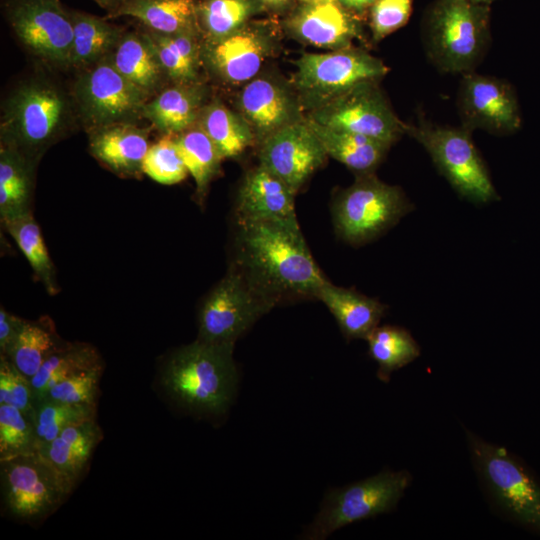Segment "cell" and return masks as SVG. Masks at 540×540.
I'll list each match as a JSON object with an SVG mask.
<instances>
[{
    "label": "cell",
    "instance_id": "1",
    "mask_svg": "<svg viewBox=\"0 0 540 540\" xmlns=\"http://www.w3.org/2000/svg\"><path fill=\"white\" fill-rule=\"evenodd\" d=\"M237 225L233 265L274 305L286 299L314 297L327 281L297 219Z\"/></svg>",
    "mask_w": 540,
    "mask_h": 540
},
{
    "label": "cell",
    "instance_id": "2",
    "mask_svg": "<svg viewBox=\"0 0 540 540\" xmlns=\"http://www.w3.org/2000/svg\"><path fill=\"white\" fill-rule=\"evenodd\" d=\"M78 116L72 94L44 76L18 84L6 98L1 115V144L40 161L65 137Z\"/></svg>",
    "mask_w": 540,
    "mask_h": 540
},
{
    "label": "cell",
    "instance_id": "3",
    "mask_svg": "<svg viewBox=\"0 0 540 540\" xmlns=\"http://www.w3.org/2000/svg\"><path fill=\"white\" fill-rule=\"evenodd\" d=\"M233 349L234 345L196 339L172 352L160 373L166 394L193 413H224L238 382Z\"/></svg>",
    "mask_w": 540,
    "mask_h": 540
},
{
    "label": "cell",
    "instance_id": "4",
    "mask_svg": "<svg viewBox=\"0 0 540 540\" xmlns=\"http://www.w3.org/2000/svg\"><path fill=\"white\" fill-rule=\"evenodd\" d=\"M423 46L445 73L473 72L490 44V9L470 0H437L427 12Z\"/></svg>",
    "mask_w": 540,
    "mask_h": 540
},
{
    "label": "cell",
    "instance_id": "5",
    "mask_svg": "<svg viewBox=\"0 0 540 540\" xmlns=\"http://www.w3.org/2000/svg\"><path fill=\"white\" fill-rule=\"evenodd\" d=\"M472 461L487 494L506 517L540 534V482L505 447L466 431Z\"/></svg>",
    "mask_w": 540,
    "mask_h": 540
},
{
    "label": "cell",
    "instance_id": "6",
    "mask_svg": "<svg viewBox=\"0 0 540 540\" xmlns=\"http://www.w3.org/2000/svg\"><path fill=\"white\" fill-rule=\"evenodd\" d=\"M414 209L399 186L389 185L372 173L356 175L352 185L336 196L333 222L338 236L362 245L396 225Z\"/></svg>",
    "mask_w": 540,
    "mask_h": 540
},
{
    "label": "cell",
    "instance_id": "7",
    "mask_svg": "<svg viewBox=\"0 0 540 540\" xmlns=\"http://www.w3.org/2000/svg\"><path fill=\"white\" fill-rule=\"evenodd\" d=\"M406 133L425 148L438 171L461 197L476 204L498 200L470 131L421 119L416 125L406 124Z\"/></svg>",
    "mask_w": 540,
    "mask_h": 540
},
{
    "label": "cell",
    "instance_id": "8",
    "mask_svg": "<svg viewBox=\"0 0 540 540\" xmlns=\"http://www.w3.org/2000/svg\"><path fill=\"white\" fill-rule=\"evenodd\" d=\"M292 85L303 109L329 103L356 85L381 80L389 67L368 52L347 47L331 53H306L294 62Z\"/></svg>",
    "mask_w": 540,
    "mask_h": 540
},
{
    "label": "cell",
    "instance_id": "9",
    "mask_svg": "<svg viewBox=\"0 0 540 540\" xmlns=\"http://www.w3.org/2000/svg\"><path fill=\"white\" fill-rule=\"evenodd\" d=\"M411 481L407 471L386 470L329 491L304 538L323 540L344 526L393 511Z\"/></svg>",
    "mask_w": 540,
    "mask_h": 540
},
{
    "label": "cell",
    "instance_id": "10",
    "mask_svg": "<svg viewBox=\"0 0 540 540\" xmlns=\"http://www.w3.org/2000/svg\"><path fill=\"white\" fill-rule=\"evenodd\" d=\"M71 94L88 133L112 124L136 123L150 99L114 67L109 56L77 72Z\"/></svg>",
    "mask_w": 540,
    "mask_h": 540
},
{
    "label": "cell",
    "instance_id": "11",
    "mask_svg": "<svg viewBox=\"0 0 540 540\" xmlns=\"http://www.w3.org/2000/svg\"><path fill=\"white\" fill-rule=\"evenodd\" d=\"M0 463L2 505L19 521L45 519L74 490L37 451Z\"/></svg>",
    "mask_w": 540,
    "mask_h": 540
},
{
    "label": "cell",
    "instance_id": "12",
    "mask_svg": "<svg viewBox=\"0 0 540 540\" xmlns=\"http://www.w3.org/2000/svg\"><path fill=\"white\" fill-rule=\"evenodd\" d=\"M274 306L232 264L202 303L197 339L212 344L234 345Z\"/></svg>",
    "mask_w": 540,
    "mask_h": 540
},
{
    "label": "cell",
    "instance_id": "13",
    "mask_svg": "<svg viewBox=\"0 0 540 540\" xmlns=\"http://www.w3.org/2000/svg\"><path fill=\"white\" fill-rule=\"evenodd\" d=\"M4 10L27 51L52 68L70 69L73 27L59 0H6Z\"/></svg>",
    "mask_w": 540,
    "mask_h": 540
},
{
    "label": "cell",
    "instance_id": "14",
    "mask_svg": "<svg viewBox=\"0 0 540 540\" xmlns=\"http://www.w3.org/2000/svg\"><path fill=\"white\" fill-rule=\"evenodd\" d=\"M309 119L336 129L380 140L390 145L406 133L377 81L360 83L329 103L313 110Z\"/></svg>",
    "mask_w": 540,
    "mask_h": 540
},
{
    "label": "cell",
    "instance_id": "15",
    "mask_svg": "<svg viewBox=\"0 0 540 540\" xmlns=\"http://www.w3.org/2000/svg\"><path fill=\"white\" fill-rule=\"evenodd\" d=\"M462 127L482 129L494 135L516 131L521 124L519 107L511 86L496 77L463 74L458 92Z\"/></svg>",
    "mask_w": 540,
    "mask_h": 540
},
{
    "label": "cell",
    "instance_id": "16",
    "mask_svg": "<svg viewBox=\"0 0 540 540\" xmlns=\"http://www.w3.org/2000/svg\"><path fill=\"white\" fill-rule=\"evenodd\" d=\"M328 157L307 119L287 125L259 143L260 164L295 193Z\"/></svg>",
    "mask_w": 540,
    "mask_h": 540
},
{
    "label": "cell",
    "instance_id": "17",
    "mask_svg": "<svg viewBox=\"0 0 540 540\" xmlns=\"http://www.w3.org/2000/svg\"><path fill=\"white\" fill-rule=\"evenodd\" d=\"M276 46V39L269 30L244 25L224 38L203 40V66L224 83H246L257 76Z\"/></svg>",
    "mask_w": 540,
    "mask_h": 540
},
{
    "label": "cell",
    "instance_id": "18",
    "mask_svg": "<svg viewBox=\"0 0 540 540\" xmlns=\"http://www.w3.org/2000/svg\"><path fill=\"white\" fill-rule=\"evenodd\" d=\"M236 107L258 144L275 131L305 119L293 85L272 75L256 76L246 82L238 94Z\"/></svg>",
    "mask_w": 540,
    "mask_h": 540
},
{
    "label": "cell",
    "instance_id": "19",
    "mask_svg": "<svg viewBox=\"0 0 540 540\" xmlns=\"http://www.w3.org/2000/svg\"><path fill=\"white\" fill-rule=\"evenodd\" d=\"M295 195L283 180L259 164L245 174L239 186L237 223L297 219Z\"/></svg>",
    "mask_w": 540,
    "mask_h": 540
},
{
    "label": "cell",
    "instance_id": "20",
    "mask_svg": "<svg viewBox=\"0 0 540 540\" xmlns=\"http://www.w3.org/2000/svg\"><path fill=\"white\" fill-rule=\"evenodd\" d=\"M89 150L94 158L116 175L138 178L149 145V130L136 123H117L93 130Z\"/></svg>",
    "mask_w": 540,
    "mask_h": 540
},
{
    "label": "cell",
    "instance_id": "21",
    "mask_svg": "<svg viewBox=\"0 0 540 540\" xmlns=\"http://www.w3.org/2000/svg\"><path fill=\"white\" fill-rule=\"evenodd\" d=\"M171 84L149 99L143 111L162 134H179L195 125L209 101V89L202 81Z\"/></svg>",
    "mask_w": 540,
    "mask_h": 540
},
{
    "label": "cell",
    "instance_id": "22",
    "mask_svg": "<svg viewBox=\"0 0 540 540\" xmlns=\"http://www.w3.org/2000/svg\"><path fill=\"white\" fill-rule=\"evenodd\" d=\"M289 28L306 44L335 50L351 47L358 35L354 21L334 0L309 2L290 19Z\"/></svg>",
    "mask_w": 540,
    "mask_h": 540
},
{
    "label": "cell",
    "instance_id": "23",
    "mask_svg": "<svg viewBox=\"0 0 540 540\" xmlns=\"http://www.w3.org/2000/svg\"><path fill=\"white\" fill-rule=\"evenodd\" d=\"M102 436V430L94 418L68 426L37 452L75 488Z\"/></svg>",
    "mask_w": 540,
    "mask_h": 540
},
{
    "label": "cell",
    "instance_id": "24",
    "mask_svg": "<svg viewBox=\"0 0 540 540\" xmlns=\"http://www.w3.org/2000/svg\"><path fill=\"white\" fill-rule=\"evenodd\" d=\"M109 57L114 67L150 99L169 81L145 29L125 30Z\"/></svg>",
    "mask_w": 540,
    "mask_h": 540
},
{
    "label": "cell",
    "instance_id": "25",
    "mask_svg": "<svg viewBox=\"0 0 540 540\" xmlns=\"http://www.w3.org/2000/svg\"><path fill=\"white\" fill-rule=\"evenodd\" d=\"M314 297L329 309L348 340L366 339L386 311V306L377 299L333 285L329 280L319 287Z\"/></svg>",
    "mask_w": 540,
    "mask_h": 540
},
{
    "label": "cell",
    "instance_id": "26",
    "mask_svg": "<svg viewBox=\"0 0 540 540\" xmlns=\"http://www.w3.org/2000/svg\"><path fill=\"white\" fill-rule=\"evenodd\" d=\"M38 163L16 148L0 144V217L2 223L32 213Z\"/></svg>",
    "mask_w": 540,
    "mask_h": 540
},
{
    "label": "cell",
    "instance_id": "27",
    "mask_svg": "<svg viewBox=\"0 0 540 540\" xmlns=\"http://www.w3.org/2000/svg\"><path fill=\"white\" fill-rule=\"evenodd\" d=\"M306 119L327 155L344 164L356 175L374 172L392 146L362 134L331 128Z\"/></svg>",
    "mask_w": 540,
    "mask_h": 540
},
{
    "label": "cell",
    "instance_id": "28",
    "mask_svg": "<svg viewBox=\"0 0 540 540\" xmlns=\"http://www.w3.org/2000/svg\"><path fill=\"white\" fill-rule=\"evenodd\" d=\"M73 27L70 69L85 70L108 57L125 29L86 12L68 9Z\"/></svg>",
    "mask_w": 540,
    "mask_h": 540
},
{
    "label": "cell",
    "instance_id": "29",
    "mask_svg": "<svg viewBox=\"0 0 540 540\" xmlns=\"http://www.w3.org/2000/svg\"><path fill=\"white\" fill-rule=\"evenodd\" d=\"M145 31L171 83L201 81L203 38L198 27L169 35Z\"/></svg>",
    "mask_w": 540,
    "mask_h": 540
},
{
    "label": "cell",
    "instance_id": "30",
    "mask_svg": "<svg viewBox=\"0 0 540 540\" xmlns=\"http://www.w3.org/2000/svg\"><path fill=\"white\" fill-rule=\"evenodd\" d=\"M196 0H125L107 19L129 16L150 31L175 34L198 27Z\"/></svg>",
    "mask_w": 540,
    "mask_h": 540
},
{
    "label": "cell",
    "instance_id": "31",
    "mask_svg": "<svg viewBox=\"0 0 540 540\" xmlns=\"http://www.w3.org/2000/svg\"><path fill=\"white\" fill-rule=\"evenodd\" d=\"M196 124L212 140L223 159L239 156L256 142L248 122L217 98L205 104Z\"/></svg>",
    "mask_w": 540,
    "mask_h": 540
},
{
    "label": "cell",
    "instance_id": "32",
    "mask_svg": "<svg viewBox=\"0 0 540 540\" xmlns=\"http://www.w3.org/2000/svg\"><path fill=\"white\" fill-rule=\"evenodd\" d=\"M66 342L56 332L53 320L43 316L34 321H25L5 356L31 379L45 360Z\"/></svg>",
    "mask_w": 540,
    "mask_h": 540
},
{
    "label": "cell",
    "instance_id": "33",
    "mask_svg": "<svg viewBox=\"0 0 540 540\" xmlns=\"http://www.w3.org/2000/svg\"><path fill=\"white\" fill-rule=\"evenodd\" d=\"M97 367H103V364L99 352L93 345L84 342H66L45 360L30 379L35 401L43 398L47 391L60 381Z\"/></svg>",
    "mask_w": 540,
    "mask_h": 540
},
{
    "label": "cell",
    "instance_id": "34",
    "mask_svg": "<svg viewBox=\"0 0 540 540\" xmlns=\"http://www.w3.org/2000/svg\"><path fill=\"white\" fill-rule=\"evenodd\" d=\"M178 150L196 185V199L202 205L211 181L223 160L215 144L197 125L175 134Z\"/></svg>",
    "mask_w": 540,
    "mask_h": 540
},
{
    "label": "cell",
    "instance_id": "35",
    "mask_svg": "<svg viewBox=\"0 0 540 540\" xmlns=\"http://www.w3.org/2000/svg\"><path fill=\"white\" fill-rule=\"evenodd\" d=\"M370 357L377 362V376L389 381L392 372L414 361L420 348L412 335L404 328L377 326L366 338Z\"/></svg>",
    "mask_w": 540,
    "mask_h": 540
},
{
    "label": "cell",
    "instance_id": "36",
    "mask_svg": "<svg viewBox=\"0 0 540 540\" xmlns=\"http://www.w3.org/2000/svg\"><path fill=\"white\" fill-rule=\"evenodd\" d=\"M8 233L16 242L36 278L50 295L59 292L56 271L45 245L40 227L32 213L4 222Z\"/></svg>",
    "mask_w": 540,
    "mask_h": 540
},
{
    "label": "cell",
    "instance_id": "37",
    "mask_svg": "<svg viewBox=\"0 0 540 540\" xmlns=\"http://www.w3.org/2000/svg\"><path fill=\"white\" fill-rule=\"evenodd\" d=\"M253 11L251 0L197 1V24L203 40H217L236 32Z\"/></svg>",
    "mask_w": 540,
    "mask_h": 540
},
{
    "label": "cell",
    "instance_id": "38",
    "mask_svg": "<svg viewBox=\"0 0 540 540\" xmlns=\"http://www.w3.org/2000/svg\"><path fill=\"white\" fill-rule=\"evenodd\" d=\"M97 406L67 404L42 398L35 401L31 415L37 450L55 439L70 425L96 418Z\"/></svg>",
    "mask_w": 540,
    "mask_h": 540
},
{
    "label": "cell",
    "instance_id": "39",
    "mask_svg": "<svg viewBox=\"0 0 540 540\" xmlns=\"http://www.w3.org/2000/svg\"><path fill=\"white\" fill-rule=\"evenodd\" d=\"M36 451L31 418L15 406L0 404V461Z\"/></svg>",
    "mask_w": 540,
    "mask_h": 540
},
{
    "label": "cell",
    "instance_id": "40",
    "mask_svg": "<svg viewBox=\"0 0 540 540\" xmlns=\"http://www.w3.org/2000/svg\"><path fill=\"white\" fill-rule=\"evenodd\" d=\"M142 171L152 180L163 185L183 181L188 173L177 147L175 134H163L150 145L143 160Z\"/></svg>",
    "mask_w": 540,
    "mask_h": 540
},
{
    "label": "cell",
    "instance_id": "41",
    "mask_svg": "<svg viewBox=\"0 0 540 540\" xmlns=\"http://www.w3.org/2000/svg\"><path fill=\"white\" fill-rule=\"evenodd\" d=\"M102 370L103 367H97L72 375L52 386L43 398L67 404L97 406Z\"/></svg>",
    "mask_w": 540,
    "mask_h": 540
},
{
    "label": "cell",
    "instance_id": "42",
    "mask_svg": "<svg viewBox=\"0 0 540 540\" xmlns=\"http://www.w3.org/2000/svg\"><path fill=\"white\" fill-rule=\"evenodd\" d=\"M34 402L30 378L0 354V404L15 406L31 418Z\"/></svg>",
    "mask_w": 540,
    "mask_h": 540
},
{
    "label": "cell",
    "instance_id": "43",
    "mask_svg": "<svg viewBox=\"0 0 540 540\" xmlns=\"http://www.w3.org/2000/svg\"><path fill=\"white\" fill-rule=\"evenodd\" d=\"M412 11V0H377L371 10L373 38L381 40L404 26Z\"/></svg>",
    "mask_w": 540,
    "mask_h": 540
},
{
    "label": "cell",
    "instance_id": "44",
    "mask_svg": "<svg viewBox=\"0 0 540 540\" xmlns=\"http://www.w3.org/2000/svg\"><path fill=\"white\" fill-rule=\"evenodd\" d=\"M25 319L0 309V354L6 355L20 333Z\"/></svg>",
    "mask_w": 540,
    "mask_h": 540
},
{
    "label": "cell",
    "instance_id": "45",
    "mask_svg": "<svg viewBox=\"0 0 540 540\" xmlns=\"http://www.w3.org/2000/svg\"><path fill=\"white\" fill-rule=\"evenodd\" d=\"M340 4L348 9L362 11L369 6H373L377 0H338Z\"/></svg>",
    "mask_w": 540,
    "mask_h": 540
},
{
    "label": "cell",
    "instance_id": "46",
    "mask_svg": "<svg viewBox=\"0 0 540 540\" xmlns=\"http://www.w3.org/2000/svg\"><path fill=\"white\" fill-rule=\"evenodd\" d=\"M93 1L96 2L100 7L105 9L107 11V15L105 17H109L123 4L125 0H93Z\"/></svg>",
    "mask_w": 540,
    "mask_h": 540
},
{
    "label": "cell",
    "instance_id": "47",
    "mask_svg": "<svg viewBox=\"0 0 540 540\" xmlns=\"http://www.w3.org/2000/svg\"><path fill=\"white\" fill-rule=\"evenodd\" d=\"M264 4L270 7H279L284 5L288 0H261Z\"/></svg>",
    "mask_w": 540,
    "mask_h": 540
},
{
    "label": "cell",
    "instance_id": "48",
    "mask_svg": "<svg viewBox=\"0 0 540 540\" xmlns=\"http://www.w3.org/2000/svg\"><path fill=\"white\" fill-rule=\"evenodd\" d=\"M474 3H477V4H482V5H490L493 1L495 0H470Z\"/></svg>",
    "mask_w": 540,
    "mask_h": 540
},
{
    "label": "cell",
    "instance_id": "49",
    "mask_svg": "<svg viewBox=\"0 0 540 540\" xmlns=\"http://www.w3.org/2000/svg\"><path fill=\"white\" fill-rule=\"evenodd\" d=\"M303 1H306V2H313V1H317V0H303Z\"/></svg>",
    "mask_w": 540,
    "mask_h": 540
}]
</instances>
